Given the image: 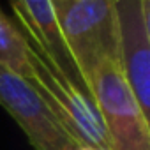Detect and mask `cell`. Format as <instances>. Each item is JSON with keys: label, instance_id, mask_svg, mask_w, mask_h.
<instances>
[{"label": "cell", "instance_id": "cell-1", "mask_svg": "<svg viewBox=\"0 0 150 150\" xmlns=\"http://www.w3.org/2000/svg\"><path fill=\"white\" fill-rule=\"evenodd\" d=\"M50 2L69 55L88 88L90 76L99 62L110 58L118 64V23L115 0Z\"/></svg>", "mask_w": 150, "mask_h": 150}, {"label": "cell", "instance_id": "cell-2", "mask_svg": "<svg viewBox=\"0 0 150 150\" xmlns=\"http://www.w3.org/2000/svg\"><path fill=\"white\" fill-rule=\"evenodd\" d=\"M88 90L106 132L108 150H150V120L143 115L115 60L99 62Z\"/></svg>", "mask_w": 150, "mask_h": 150}, {"label": "cell", "instance_id": "cell-3", "mask_svg": "<svg viewBox=\"0 0 150 150\" xmlns=\"http://www.w3.org/2000/svg\"><path fill=\"white\" fill-rule=\"evenodd\" d=\"M34 80L30 85L42 96L62 127L80 145L108 150L106 132L92 96L58 72L30 48Z\"/></svg>", "mask_w": 150, "mask_h": 150}, {"label": "cell", "instance_id": "cell-4", "mask_svg": "<svg viewBox=\"0 0 150 150\" xmlns=\"http://www.w3.org/2000/svg\"><path fill=\"white\" fill-rule=\"evenodd\" d=\"M0 106L14 118L34 150H74L80 146L57 120L42 96L6 67H0Z\"/></svg>", "mask_w": 150, "mask_h": 150}, {"label": "cell", "instance_id": "cell-5", "mask_svg": "<svg viewBox=\"0 0 150 150\" xmlns=\"http://www.w3.org/2000/svg\"><path fill=\"white\" fill-rule=\"evenodd\" d=\"M118 23V67L150 120V21L143 18L139 0H115Z\"/></svg>", "mask_w": 150, "mask_h": 150}, {"label": "cell", "instance_id": "cell-6", "mask_svg": "<svg viewBox=\"0 0 150 150\" xmlns=\"http://www.w3.org/2000/svg\"><path fill=\"white\" fill-rule=\"evenodd\" d=\"M9 2L21 27L20 30L23 32L30 48L58 72L88 92L64 42L50 0H9Z\"/></svg>", "mask_w": 150, "mask_h": 150}, {"label": "cell", "instance_id": "cell-7", "mask_svg": "<svg viewBox=\"0 0 150 150\" xmlns=\"http://www.w3.org/2000/svg\"><path fill=\"white\" fill-rule=\"evenodd\" d=\"M0 67H6L28 83L34 80L30 44L20 27H16L2 9H0Z\"/></svg>", "mask_w": 150, "mask_h": 150}, {"label": "cell", "instance_id": "cell-8", "mask_svg": "<svg viewBox=\"0 0 150 150\" xmlns=\"http://www.w3.org/2000/svg\"><path fill=\"white\" fill-rule=\"evenodd\" d=\"M74 150H101V148H96V146H90V145H80Z\"/></svg>", "mask_w": 150, "mask_h": 150}]
</instances>
